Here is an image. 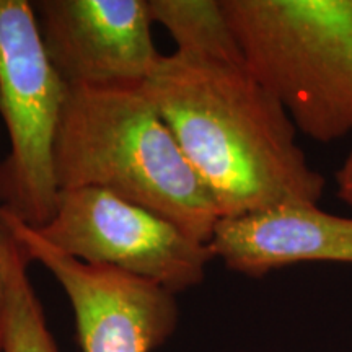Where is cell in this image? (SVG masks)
Listing matches in <instances>:
<instances>
[{
    "label": "cell",
    "instance_id": "1",
    "mask_svg": "<svg viewBox=\"0 0 352 352\" xmlns=\"http://www.w3.org/2000/svg\"><path fill=\"white\" fill-rule=\"evenodd\" d=\"M220 215L314 204L327 179L308 164L297 127L245 64L162 56L144 85Z\"/></svg>",
    "mask_w": 352,
    "mask_h": 352
},
{
    "label": "cell",
    "instance_id": "2",
    "mask_svg": "<svg viewBox=\"0 0 352 352\" xmlns=\"http://www.w3.org/2000/svg\"><path fill=\"white\" fill-rule=\"evenodd\" d=\"M59 189L96 188L208 245L222 219L144 87L69 88L56 139Z\"/></svg>",
    "mask_w": 352,
    "mask_h": 352
},
{
    "label": "cell",
    "instance_id": "3",
    "mask_svg": "<svg viewBox=\"0 0 352 352\" xmlns=\"http://www.w3.org/2000/svg\"><path fill=\"white\" fill-rule=\"evenodd\" d=\"M250 74L300 134L352 132V0H222Z\"/></svg>",
    "mask_w": 352,
    "mask_h": 352
},
{
    "label": "cell",
    "instance_id": "4",
    "mask_svg": "<svg viewBox=\"0 0 352 352\" xmlns=\"http://www.w3.org/2000/svg\"><path fill=\"white\" fill-rule=\"evenodd\" d=\"M65 85L44 50L32 2L0 0V116L10 153L0 164V210L39 230L59 197L56 139Z\"/></svg>",
    "mask_w": 352,
    "mask_h": 352
},
{
    "label": "cell",
    "instance_id": "5",
    "mask_svg": "<svg viewBox=\"0 0 352 352\" xmlns=\"http://www.w3.org/2000/svg\"><path fill=\"white\" fill-rule=\"evenodd\" d=\"M78 261L152 280L178 294L201 285L214 256L173 222L96 188L63 189L54 217L36 230Z\"/></svg>",
    "mask_w": 352,
    "mask_h": 352
},
{
    "label": "cell",
    "instance_id": "6",
    "mask_svg": "<svg viewBox=\"0 0 352 352\" xmlns=\"http://www.w3.org/2000/svg\"><path fill=\"white\" fill-rule=\"evenodd\" d=\"M0 222L63 287L76 318L80 352H153L179 324L176 294L152 280L78 261L34 228L0 210Z\"/></svg>",
    "mask_w": 352,
    "mask_h": 352
},
{
    "label": "cell",
    "instance_id": "7",
    "mask_svg": "<svg viewBox=\"0 0 352 352\" xmlns=\"http://www.w3.org/2000/svg\"><path fill=\"white\" fill-rule=\"evenodd\" d=\"M33 8L69 88L144 87L160 64L148 0H39Z\"/></svg>",
    "mask_w": 352,
    "mask_h": 352
},
{
    "label": "cell",
    "instance_id": "8",
    "mask_svg": "<svg viewBox=\"0 0 352 352\" xmlns=\"http://www.w3.org/2000/svg\"><path fill=\"white\" fill-rule=\"evenodd\" d=\"M209 250L228 271L261 279L298 263L352 264V217L287 204L220 219Z\"/></svg>",
    "mask_w": 352,
    "mask_h": 352
},
{
    "label": "cell",
    "instance_id": "9",
    "mask_svg": "<svg viewBox=\"0 0 352 352\" xmlns=\"http://www.w3.org/2000/svg\"><path fill=\"white\" fill-rule=\"evenodd\" d=\"M153 23L175 39L176 51L230 64H245L222 0H148Z\"/></svg>",
    "mask_w": 352,
    "mask_h": 352
},
{
    "label": "cell",
    "instance_id": "10",
    "mask_svg": "<svg viewBox=\"0 0 352 352\" xmlns=\"http://www.w3.org/2000/svg\"><path fill=\"white\" fill-rule=\"evenodd\" d=\"M28 264L30 259L23 246L8 230L2 352H59L47 327L41 302L30 283L26 271Z\"/></svg>",
    "mask_w": 352,
    "mask_h": 352
},
{
    "label": "cell",
    "instance_id": "11",
    "mask_svg": "<svg viewBox=\"0 0 352 352\" xmlns=\"http://www.w3.org/2000/svg\"><path fill=\"white\" fill-rule=\"evenodd\" d=\"M7 259H8V230L0 222V352H2L3 310L7 296Z\"/></svg>",
    "mask_w": 352,
    "mask_h": 352
},
{
    "label": "cell",
    "instance_id": "12",
    "mask_svg": "<svg viewBox=\"0 0 352 352\" xmlns=\"http://www.w3.org/2000/svg\"><path fill=\"white\" fill-rule=\"evenodd\" d=\"M334 182H336V196L352 209V148L334 173Z\"/></svg>",
    "mask_w": 352,
    "mask_h": 352
}]
</instances>
